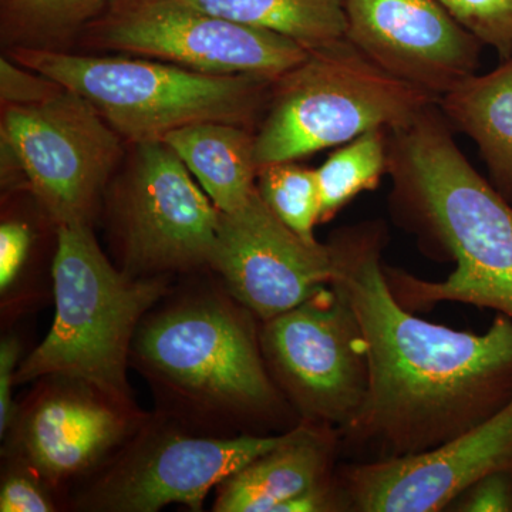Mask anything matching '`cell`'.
I'll return each instance as SVG.
<instances>
[{"mask_svg": "<svg viewBox=\"0 0 512 512\" xmlns=\"http://www.w3.org/2000/svg\"><path fill=\"white\" fill-rule=\"evenodd\" d=\"M9 59L79 94L123 140L163 141L202 121L251 127L272 84L259 77L207 74L160 60L74 55L50 47L13 46Z\"/></svg>", "mask_w": 512, "mask_h": 512, "instance_id": "cell-5", "label": "cell"}, {"mask_svg": "<svg viewBox=\"0 0 512 512\" xmlns=\"http://www.w3.org/2000/svg\"><path fill=\"white\" fill-rule=\"evenodd\" d=\"M22 343L16 335H5L0 342V437L5 436L16 404L13 403L12 387L22 360Z\"/></svg>", "mask_w": 512, "mask_h": 512, "instance_id": "cell-28", "label": "cell"}, {"mask_svg": "<svg viewBox=\"0 0 512 512\" xmlns=\"http://www.w3.org/2000/svg\"><path fill=\"white\" fill-rule=\"evenodd\" d=\"M453 512H512V468L493 471L448 505Z\"/></svg>", "mask_w": 512, "mask_h": 512, "instance_id": "cell-27", "label": "cell"}, {"mask_svg": "<svg viewBox=\"0 0 512 512\" xmlns=\"http://www.w3.org/2000/svg\"><path fill=\"white\" fill-rule=\"evenodd\" d=\"M261 348L299 419L339 431L359 412L369 384L366 340L338 286H323L291 311L261 322Z\"/></svg>", "mask_w": 512, "mask_h": 512, "instance_id": "cell-11", "label": "cell"}, {"mask_svg": "<svg viewBox=\"0 0 512 512\" xmlns=\"http://www.w3.org/2000/svg\"><path fill=\"white\" fill-rule=\"evenodd\" d=\"M383 229L369 224L329 242L330 284L345 293L365 335L369 384L339 430L353 463L414 456L456 439L512 400V318L484 333L427 322L397 301L384 274Z\"/></svg>", "mask_w": 512, "mask_h": 512, "instance_id": "cell-1", "label": "cell"}, {"mask_svg": "<svg viewBox=\"0 0 512 512\" xmlns=\"http://www.w3.org/2000/svg\"><path fill=\"white\" fill-rule=\"evenodd\" d=\"M450 123L476 141L494 187L512 200V56L487 74H471L439 99Z\"/></svg>", "mask_w": 512, "mask_h": 512, "instance_id": "cell-18", "label": "cell"}, {"mask_svg": "<svg viewBox=\"0 0 512 512\" xmlns=\"http://www.w3.org/2000/svg\"><path fill=\"white\" fill-rule=\"evenodd\" d=\"M436 97L397 79L348 39L311 50L272 84L268 113L255 134V160L288 163L342 146L372 130L416 119Z\"/></svg>", "mask_w": 512, "mask_h": 512, "instance_id": "cell-6", "label": "cell"}, {"mask_svg": "<svg viewBox=\"0 0 512 512\" xmlns=\"http://www.w3.org/2000/svg\"><path fill=\"white\" fill-rule=\"evenodd\" d=\"M123 138L79 94L2 107V184L23 190L60 225L92 224Z\"/></svg>", "mask_w": 512, "mask_h": 512, "instance_id": "cell-7", "label": "cell"}, {"mask_svg": "<svg viewBox=\"0 0 512 512\" xmlns=\"http://www.w3.org/2000/svg\"><path fill=\"white\" fill-rule=\"evenodd\" d=\"M483 45L494 47L504 59L512 56V0H439Z\"/></svg>", "mask_w": 512, "mask_h": 512, "instance_id": "cell-24", "label": "cell"}, {"mask_svg": "<svg viewBox=\"0 0 512 512\" xmlns=\"http://www.w3.org/2000/svg\"><path fill=\"white\" fill-rule=\"evenodd\" d=\"M220 217L173 148L136 144L110 201L121 269L141 278L210 271Z\"/></svg>", "mask_w": 512, "mask_h": 512, "instance_id": "cell-9", "label": "cell"}, {"mask_svg": "<svg viewBox=\"0 0 512 512\" xmlns=\"http://www.w3.org/2000/svg\"><path fill=\"white\" fill-rule=\"evenodd\" d=\"M258 322L222 285L164 296L141 320L130 356L157 413L212 436L295 427L301 419L266 367Z\"/></svg>", "mask_w": 512, "mask_h": 512, "instance_id": "cell-2", "label": "cell"}, {"mask_svg": "<svg viewBox=\"0 0 512 512\" xmlns=\"http://www.w3.org/2000/svg\"><path fill=\"white\" fill-rule=\"evenodd\" d=\"M111 0H2V37L12 46L63 43L94 22Z\"/></svg>", "mask_w": 512, "mask_h": 512, "instance_id": "cell-21", "label": "cell"}, {"mask_svg": "<svg viewBox=\"0 0 512 512\" xmlns=\"http://www.w3.org/2000/svg\"><path fill=\"white\" fill-rule=\"evenodd\" d=\"M221 212H234L256 191L255 134L224 121L175 128L164 137Z\"/></svg>", "mask_w": 512, "mask_h": 512, "instance_id": "cell-17", "label": "cell"}, {"mask_svg": "<svg viewBox=\"0 0 512 512\" xmlns=\"http://www.w3.org/2000/svg\"><path fill=\"white\" fill-rule=\"evenodd\" d=\"M329 244H309L286 227L259 195L221 212L210 271L256 318L265 322L291 311L333 278Z\"/></svg>", "mask_w": 512, "mask_h": 512, "instance_id": "cell-13", "label": "cell"}, {"mask_svg": "<svg viewBox=\"0 0 512 512\" xmlns=\"http://www.w3.org/2000/svg\"><path fill=\"white\" fill-rule=\"evenodd\" d=\"M345 13L353 46L437 100L476 73L483 43L439 0H345Z\"/></svg>", "mask_w": 512, "mask_h": 512, "instance_id": "cell-15", "label": "cell"}, {"mask_svg": "<svg viewBox=\"0 0 512 512\" xmlns=\"http://www.w3.org/2000/svg\"><path fill=\"white\" fill-rule=\"evenodd\" d=\"M64 87L43 74L20 66L9 57L0 60V100L2 107L32 106L52 99Z\"/></svg>", "mask_w": 512, "mask_h": 512, "instance_id": "cell-26", "label": "cell"}, {"mask_svg": "<svg viewBox=\"0 0 512 512\" xmlns=\"http://www.w3.org/2000/svg\"><path fill=\"white\" fill-rule=\"evenodd\" d=\"M284 433L212 436L185 429L163 414H150L99 470L77 484L69 507L156 512L181 504L201 511L212 488L274 448Z\"/></svg>", "mask_w": 512, "mask_h": 512, "instance_id": "cell-8", "label": "cell"}, {"mask_svg": "<svg viewBox=\"0 0 512 512\" xmlns=\"http://www.w3.org/2000/svg\"><path fill=\"white\" fill-rule=\"evenodd\" d=\"M387 130H372L343 144L318 170L319 224L335 217L360 192L375 190L389 173Z\"/></svg>", "mask_w": 512, "mask_h": 512, "instance_id": "cell-20", "label": "cell"}, {"mask_svg": "<svg viewBox=\"0 0 512 512\" xmlns=\"http://www.w3.org/2000/svg\"><path fill=\"white\" fill-rule=\"evenodd\" d=\"M170 276L141 278L116 268L92 224L60 225L53 266L55 319L46 338L20 363L16 384L77 377L134 400L127 379L141 320L173 291Z\"/></svg>", "mask_w": 512, "mask_h": 512, "instance_id": "cell-4", "label": "cell"}, {"mask_svg": "<svg viewBox=\"0 0 512 512\" xmlns=\"http://www.w3.org/2000/svg\"><path fill=\"white\" fill-rule=\"evenodd\" d=\"M339 431L301 420L278 444L217 488L215 512H279L282 505L335 476Z\"/></svg>", "mask_w": 512, "mask_h": 512, "instance_id": "cell-16", "label": "cell"}, {"mask_svg": "<svg viewBox=\"0 0 512 512\" xmlns=\"http://www.w3.org/2000/svg\"><path fill=\"white\" fill-rule=\"evenodd\" d=\"M512 468V400L456 439L414 456L336 470L350 512H439L471 484Z\"/></svg>", "mask_w": 512, "mask_h": 512, "instance_id": "cell-14", "label": "cell"}, {"mask_svg": "<svg viewBox=\"0 0 512 512\" xmlns=\"http://www.w3.org/2000/svg\"><path fill=\"white\" fill-rule=\"evenodd\" d=\"M63 495L42 474L19 458L3 456L0 511L55 512L62 510ZM66 500V498H64Z\"/></svg>", "mask_w": 512, "mask_h": 512, "instance_id": "cell-25", "label": "cell"}, {"mask_svg": "<svg viewBox=\"0 0 512 512\" xmlns=\"http://www.w3.org/2000/svg\"><path fill=\"white\" fill-rule=\"evenodd\" d=\"M33 383L16 404L2 454L35 468L69 505L67 488L99 470L150 414L136 400L77 377L52 375Z\"/></svg>", "mask_w": 512, "mask_h": 512, "instance_id": "cell-12", "label": "cell"}, {"mask_svg": "<svg viewBox=\"0 0 512 512\" xmlns=\"http://www.w3.org/2000/svg\"><path fill=\"white\" fill-rule=\"evenodd\" d=\"M205 10L289 37L308 50L346 39L345 0H184Z\"/></svg>", "mask_w": 512, "mask_h": 512, "instance_id": "cell-19", "label": "cell"}, {"mask_svg": "<svg viewBox=\"0 0 512 512\" xmlns=\"http://www.w3.org/2000/svg\"><path fill=\"white\" fill-rule=\"evenodd\" d=\"M36 232L25 218L5 217L0 225V312L12 322L53 298V276L33 262Z\"/></svg>", "mask_w": 512, "mask_h": 512, "instance_id": "cell-22", "label": "cell"}, {"mask_svg": "<svg viewBox=\"0 0 512 512\" xmlns=\"http://www.w3.org/2000/svg\"><path fill=\"white\" fill-rule=\"evenodd\" d=\"M256 188L286 227L309 244H318L315 228L319 224L320 195L316 170L293 161L266 165L258 171Z\"/></svg>", "mask_w": 512, "mask_h": 512, "instance_id": "cell-23", "label": "cell"}, {"mask_svg": "<svg viewBox=\"0 0 512 512\" xmlns=\"http://www.w3.org/2000/svg\"><path fill=\"white\" fill-rule=\"evenodd\" d=\"M90 45L194 72L276 82L311 50L295 40L195 8L184 0H111L83 30Z\"/></svg>", "mask_w": 512, "mask_h": 512, "instance_id": "cell-10", "label": "cell"}, {"mask_svg": "<svg viewBox=\"0 0 512 512\" xmlns=\"http://www.w3.org/2000/svg\"><path fill=\"white\" fill-rule=\"evenodd\" d=\"M387 140L397 207L456 262L441 282L384 265L397 301L412 312L460 302L512 318L510 200L474 170L434 104L389 130Z\"/></svg>", "mask_w": 512, "mask_h": 512, "instance_id": "cell-3", "label": "cell"}]
</instances>
